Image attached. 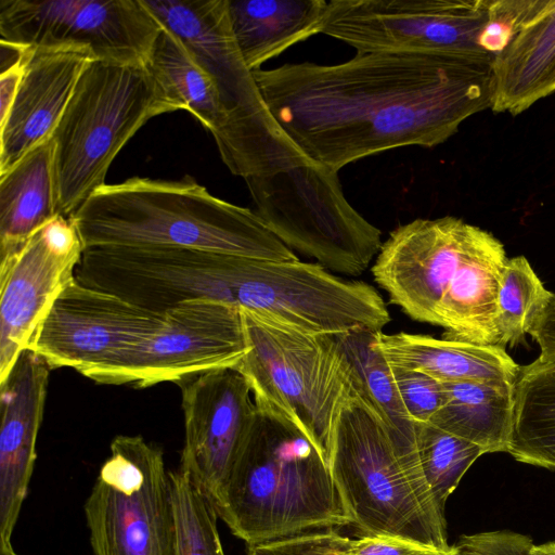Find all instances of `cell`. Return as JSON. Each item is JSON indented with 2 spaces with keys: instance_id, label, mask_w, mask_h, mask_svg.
Listing matches in <instances>:
<instances>
[{
  "instance_id": "8fae6325",
  "label": "cell",
  "mask_w": 555,
  "mask_h": 555,
  "mask_svg": "<svg viewBox=\"0 0 555 555\" xmlns=\"http://www.w3.org/2000/svg\"><path fill=\"white\" fill-rule=\"evenodd\" d=\"M162 25L141 0H0L1 41L83 48L94 60L147 63Z\"/></svg>"
},
{
  "instance_id": "7a4b0ae2",
  "label": "cell",
  "mask_w": 555,
  "mask_h": 555,
  "mask_svg": "<svg viewBox=\"0 0 555 555\" xmlns=\"http://www.w3.org/2000/svg\"><path fill=\"white\" fill-rule=\"evenodd\" d=\"M70 219L85 249L170 247L275 261L299 259L256 211L214 196L190 176L106 183Z\"/></svg>"
},
{
  "instance_id": "30bf717a",
  "label": "cell",
  "mask_w": 555,
  "mask_h": 555,
  "mask_svg": "<svg viewBox=\"0 0 555 555\" xmlns=\"http://www.w3.org/2000/svg\"><path fill=\"white\" fill-rule=\"evenodd\" d=\"M490 0H333L322 34L357 52L494 57L478 43Z\"/></svg>"
},
{
  "instance_id": "e0dca14e",
  "label": "cell",
  "mask_w": 555,
  "mask_h": 555,
  "mask_svg": "<svg viewBox=\"0 0 555 555\" xmlns=\"http://www.w3.org/2000/svg\"><path fill=\"white\" fill-rule=\"evenodd\" d=\"M507 257L490 232L470 224L459 264L440 301L436 324L442 338L499 344V294Z\"/></svg>"
},
{
  "instance_id": "7c38bea8",
  "label": "cell",
  "mask_w": 555,
  "mask_h": 555,
  "mask_svg": "<svg viewBox=\"0 0 555 555\" xmlns=\"http://www.w3.org/2000/svg\"><path fill=\"white\" fill-rule=\"evenodd\" d=\"M162 323L163 314L75 278L53 302L27 349L51 370L70 367L83 374L146 339Z\"/></svg>"
},
{
  "instance_id": "83f0119b",
  "label": "cell",
  "mask_w": 555,
  "mask_h": 555,
  "mask_svg": "<svg viewBox=\"0 0 555 555\" xmlns=\"http://www.w3.org/2000/svg\"><path fill=\"white\" fill-rule=\"evenodd\" d=\"M550 294L524 256L508 259L499 294L498 346L519 344Z\"/></svg>"
},
{
  "instance_id": "e575fe53",
  "label": "cell",
  "mask_w": 555,
  "mask_h": 555,
  "mask_svg": "<svg viewBox=\"0 0 555 555\" xmlns=\"http://www.w3.org/2000/svg\"><path fill=\"white\" fill-rule=\"evenodd\" d=\"M24 70L23 49L20 57L10 66L1 69L0 74V121L10 112L22 80Z\"/></svg>"
},
{
  "instance_id": "d6986e66",
  "label": "cell",
  "mask_w": 555,
  "mask_h": 555,
  "mask_svg": "<svg viewBox=\"0 0 555 555\" xmlns=\"http://www.w3.org/2000/svg\"><path fill=\"white\" fill-rule=\"evenodd\" d=\"M491 67L495 113L518 115L555 92V0L493 57Z\"/></svg>"
},
{
  "instance_id": "484cf974",
  "label": "cell",
  "mask_w": 555,
  "mask_h": 555,
  "mask_svg": "<svg viewBox=\"0 0 555 555\" xmlns=\"http://www.w3.org/2000/svg\"><path fill=\"white\" fill-rule=\"evenodd\" d=\"M175 517L172 555H225L209 496L178 467L169 472Z\"/></svg>"
},
{
  "instance_id": "4dcf8cb0",
  "label": "cell",
  "mask_w": 555,
  "mask_h": 555,
  "mask_svg": "<svg viewBox=\"0 0 555 555\" xmlns=\"http://www.w3.org/2000/svg\"><path fill=\"white\" fill-rule=\"evenodd\" d=\"M350 538L327 529L249 547L248 555H347Z\"/></svg>"
},
{
  "instance_id": "4316f807",
  "label": "cell",
  "mask_w": 555,
  "mask_h": 555,
  "mask_svg": "<svg viewBox=\"0 0 555 555\" xmlns=\"http://www.w3.org/2000/svg\"><path fill=\"white\" fill-rule=\"evenodd\" d=\"M416 447L426 482L440 509L472 464L486 452L431 424H416Z\"/></svg>"
},
{
  "instance_id": "4fadbf2b",
  "label": "cell",
  "mask_w": 555,
  "mask_h": 555,
  "mask_svg": "<svg viewBox=\"0 0 555 555\" xmlns=\"http://www.w3.org/2000/svg\"><path fill=\"white\" fill-rule=\"evenodd\" d=\"M83 250L73 220L56 216L0 259V380L28 348L55 299L75 280Z\"/></svg>"
},
{
  "instance_id": "ac0fdd59",
  "label": "cell",
  "mask_w": 555,
  "mask_h": 555,
  "mask_svg": "<svg viewBox=\"0 0 555 555\" xmlns=\"http://www.w3.org/2000/svg\"><path fill=\"white\" fill-rule=\"evenodd\" d=\"M390 365L423 372L442 383L482 380L515 384L520 366L496 345H480L405 332L373 335Z\"/></svg>"
},
{
  "instance_id": "74e56055",
  "label": "cell",
  "mask_w": 555,
  "mask_h": 555,
  "mask_svg": "<svg viewBox=\"0 0 555 555\" xmlns=\"http://www.w3.org/2000/svg\"><path fill=\"white\" fill-rule=\"evenodd\" d=\"M0 555H18V554H16L14 551H12V552H9V553H2Z\"/></svg>"
},
{
  "instance_id": "8d00e7d4",
  "label": "cell",
  "mask_w": 555,
  "mask_h": 555,
  "mask_svg": "<svg viewBox=\"0 0 555 555\" xmlns=\"http://www.w3.org/2000/svg\"><path fill=\"white\" fill-rule=\"evenodd\" d=\"M435 555H452L450 547L448 550H438Z\"/></svg>"
},
{
  "instance_id": "5b68a950",
  "label": "cell",
  "mask_w": 555,
  "mask_h": 555,
  "mask_svg": "<svg viewBox=\"0 0 555 555\" xmlns=\"http://www.w3.org/2000/svg\"><path fill=\"white\" fill-rule=\"evenodd\" d=\"M179 109L147 63L91 61L51 137L57 215L70 218L106 184L113 160L150 119Z\"/></svg>"
},
{
  "instance_id": "603a6c76",
  "label": "cell",
  "mask_w": 555,
  "mask_h": 555,
  "mask_svg": "<svg viewBox=\"0 0 555 555\" xmlns=\"http://www.w3.org/2000/svg\"><path fill=\"white\" fill-rule=\"evenodd\" d=\"M507 453L518 462L555 469V362L520 366Z\"/></svg>"
},
{
  "instance_id": "5bb4252c",
  "label": "cell",
  "mask_w": 555,
  "mask_h": 555,
  "mask_svg": "<svg viewBox=\"0 0 555 555\" xmlns=\"http://www.w3.org/2000/svg\"><path fill=\"white\" fill-rule=\"evenodd\" d=\"M178 385L184 417L179 468L215 505L258 410L236 367L209 371Z\"/></svg>"
},
{
  "instance_id": "d4e9b609",
  "label": "cell",
  "mask_w": 555,
  "mask_h": 555,
  "mask_svg": "<svg viewBox=\"0 0 555 555\" xmlns=\"http://www.w3.org/2000/svg\"><path fill=\"white\" fill-rule=\"evenodd\" d=\"M373 335V332H358L336 337L358 384L385 422L400 438L416 442V425L402 404L391 366L374 345Z\"/></svg>"
},
{
  "instance_id": "44dd1931",
  "label": "cell",
  "mask_w": 555,
  "mask_h": 555,
  "mask_svg": "<svg viewBox=\"0 0 555 555\" xmlns=\"http://www.w3.org/2000/svg\"><path fill=\"white\" fill-rule=\"evenodd\" d=\"M56 216L54 143L49 138L0 173V259Z\"/></svg>"
},
{
  "instance_id": "3957f363",
  "label": "cell",
  "mask_w": 555,
  "mask_h": 555,
  "mask_svg": "<svg viewBox=\"0 0 555 555\" xmlns=\"http://www.w3.org/2000/svg\"><path fill=\"white\" fill-rule=\"evenodd\" d=\"M327 461L362 535H393L448 550L444 512L424 477L416 442L397 436L358 384L336 411Z\"/></svg>"
},
{
  "instance_id": "836d02e7",
  "label": "cell",
  "mask_w": 555,
  "mask_h": 555,
  "mask_svg": "<svg viewBox=\"0 0 555 555\" xmlns=\"http://www.w3.org/2000/svg\"><path fill=\"white\" fill-rule=\"evenodd\" d=\"M540 348L538 364L555 362V293H551L532 320L528 333Z\"/></svg>"
},
{
  "instance_id": "9a60e30c",
  "label": "cell",
  "mask_w": 555,
  "mask_h": 555,
  "mask_svg": "<svg viewBox=\"0 0 555 555\" xmlns=\"http://www.w3.org/2000/svg\"><path fill=\"white\" fill-rule=\"evenodd\" d=\"M50 371L25 349L0 380V554L14 551L11 538L35 467Z\"/></svg>"
},
{
  "instance_id": "277c9868",
  "label": "cell",
  "mask_w": 555,
  "mask_h": 555,
  "mask_svg": "<svg viewBox=\"0 0 555 555\" xmlns=\"http://www.w3.org/2000/svg\"><path fill=\"white\" fill-rule=\"evenodd\" d=\"M215 507L248 547L352 524L327 457L259 411Z\"/></svg>"
},
{
  "instance_id": "1f68e13d",
  "label": "cell",
  "mask_w": 555,
  "mask_h": 555,
  "mask_svg": "<svg viewBox=\"0 0 555 555\" xmlns=\"http://www.w3.org/2000/svg\"><path fill=\"white\" fill-rule=\"evenodd\" d=\"M530 537L509 530L464 534L450 546L452 555H530Z\"/></svg>"
},
{
  "instance_id": "2e32d148",
  "label": "cell",
  "mask_w": 555,
  "mask_h": 555,
  "mask_svg": "<svg viewBox=\"0 0 555 555\" xmlns=\"http://www.w3.org/2000/svg\"><path fill=\"white\" fill-rule=\"evenodd\" d=\"M22 49V80L0 121V173L52 137L82 72L94 60L83 48Z\"/></svg>"
},
{
  "instance_id": "9c48e42d",
  "label": "cell",
  "mask_w": 555,
  "mask_h": 555,
  "mask_svg": "<svg viewBox=\"0 0 555 555\" xmlns=\"http://www.w3.org/2000/svg\"><path fill=\"white\" fill-rule=\"evenodd\" d=\"M248 349L242 311L214 300L183 301L163 314L159 328L112 361L82 375L98 384L146 388L236 367Z\"/></svg>"
},
{
  "instance_id": "7402d4cb",
  "label": "cell",
  "mask_w": 555,
  "mask_h": 555,
  "mask_svg": "<svg viewBox=\"0 0 555 555\" xmlns=\"http://www.w3.org/2000/svg\"><path fill=\"white\" fill-rule=\"evenodd\" d=\"M514 385L444 382L443 403L429 423L479 446L486 453L507 452L513 429Z\"/></svg>"
},
{
  "instance_id": "ffe728a7",
  "label": "cell",
  "mask_w": 555,
  "mask_h": 555,
  "mask_svg": "<svg viewBox=\"0 0 555 555\" xmlns=\"http://www.w3.org/2000/svg\"><path fill=\"white\" fill-rule=\"evenodd\" d=\"M325 0H228L237 49L251 70L288 48L322 34Z\"/></svg>"
},
{
  "instance_id": "6da1fadb",
  "label": "cell",
  "mask_w": 555,
  "mask_h": 555,
  "mask_svg": "<svg viewBox=\"0 0 555 555\" xmlns=\"http://www.w3.org/2000/svg\"><path fill=\"white\" fill-rule=\"evenodd\" d=\"M493 57L357 52L333 65L253 72L270 113L314 164L338 172L388 150L434 147L486 108Z\"/></svg>"
},
{
  "instance_id": "8992f818",
  "label": "cell",
  "mask_w": 555,
  "mask_h": 555,
  "mask_svg": "<svg viewBox=\"0 0 555 555\" xmlns=\"http://www.w3.org/2000/svg\"><path fill=\"white\" fill-rule=\"evenodd\" d=\"M211 76L224 113L216 144L230 171L245 182L260 177L291 141L267 107L254 73L233 37L228 0H141Z\"/></svg>"
},
{
  "instance_id": "f546056e",
  "label": "cell",
  "mask_w": 555,
  "mask_h": 555,
  "mask_svg": "<svg viewBox=\"0 0 555 555\" xmlns=\"http://www.w3.org/2000/svg\"><path fill=\"white\" fill-rule=\"evenodd\" d=\"M390 366L398 393L410 418L415 425L429 423L443 403V383L416 370Z\"/></svg>"
},
{
  "instance_id": "ba28073f",
  "label": "cell",
  "mask_w": 555,
  "mask_h": 555,
  "mask_svg": "<svg viewBox=\"0 0 555 555\" xmlns=\"http://www.w3.org/2000/svg\"><path fill=\"white\" fill-rule=\"evenodd\" d=\"M85 503L93 555H172L175 517L164 452L141 436L111 442Z\"/></svg>"
},
{
  "instance_id": "52a82bcc",
  "label": "cell",
  "mask_w": 555,
  "mask_h": 555,
  "mask_svg": "<svg viewBox=\"0 0 555 555\" xmlns=\"http://www.w3.org/2000/svg\"><path fill=\"white\" fill-rule=\"evenodd\" d=\"M242 315L248 349L236 370L257 410L301 433L327 457L336 411L353 380L337 337Z\"/></svg>"
},
{
  "instance_id": "d590c367",
  "label": "cell",
  "mask_w": 555,
  "mask_h": 555,
  "mask_svg": "<svg viewBox=\"0 0 555 555\" xmlns=\"http://www.w3.org/2000/svg\"><path fill=\"white\" fill-rule=\"evenodd\" d=\"M530 555H555V542L533 545Z\"/></svg>"
},
{
  "instance_id": "f1b7e54d",
  "label": "cell",
  "mask_w": 555,
  "mask_h": 555,
  "mask_svg": "<svg viewBox=\"0 0 555 555\" xmlns=\"http://www.w3.org/2000/svg\"><path fill=\"white\" fill-rule=\"evenodd\" d=\"M551 0H490L479 47L495 56L550 4Z\"/></svg>"
},
{
  "instance_id": "d6a6232c",
  "label": "cell",
  "mask_w": 555,
  "mask_h": 555,
  "mask_svg": "<svg viewBox=\"0 0 555 555\" xmlns=\"http://www.w3.org/2000/svg\"><path fill=\"white\" fill-rule=\"evenodd\" d=\"M438 548L393 535H362L351 540L347 555H435Z\"/></svg>"
},
{
  "instance_id": "cb8c5ba5",
  "label": "cell",
  "mask_w": 555,
  "mask_h": 555,
  "mask_svg": "<svg viewBox=\"0 0 555 555\" xmlns=\"http://www.w3.org/2000/svg\"><path fill=\"white\" fill-rule=\"evenodd\" d=\"M147 64L182 109L194 115L218 139L224 128L219 91L185 46L162 27Z\"/></svg>"
}]
</instances>
